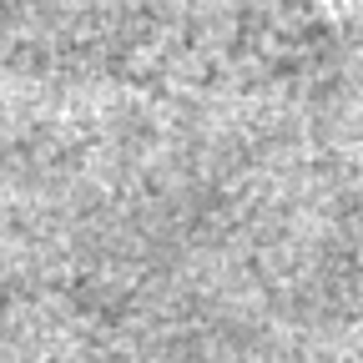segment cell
Returning <instances> with one entry per match:
<instances>
[{
  "mask_svg": "<svg viewBox=\"0 0 363 363\" xmlns=\"http://www.w3.org/2000/svg\"><path fill=\"white\" fill-rule=\"evenodd\" d=\"M293 16L323 35H363V0H293Z\"/></svg>",
  "mask_w": 363,
  "mask_h": 363,
  "instance_id": "obj_1",
  "label": "cell"
}]
</instances>
